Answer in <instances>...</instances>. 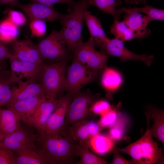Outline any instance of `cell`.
<instances>
[{
    "label": "cell",
    "mask_w": 164,
    "mask_h": 164,
    "mask_svg": "<svg viewBox=\"0 0 164 164\" xmlns=\"http://www.w3.org/2000/svg\"><path fill=\"white\" fill-rule=\"evenodd\" d=\"M1 41L0 40V45L1 44H2V43H1Z\"/></svg>",
    "instance_id": "f6af8a7d"
},
{
    "label": "cell",
    "mask_w": 164,
    "mask_h": 164,
    "mask_svg": "<svg viewBox=\"0 0 164 164\" xmlns=\"http://www.w3.org/2000/svg\"><path fill=\"white\" fill-rule=\"evenodd\" d=\"M6 68V64L4 61L0 60V69L5 70Z\"/></svg>",
    "instance_id": "7bdbcfd3"
},
{
    "label": "cell",
    "mask_w": 164,
    "mask_h": 164,
    "mask_svg": "<svg viewBox=\"0 0 164 164\" xmlns=\"http://www.w3.org/2000/svg\"><path fill=\"white\" fill-rule=\"evenodd\" d=\"M90 121L86 118L81 120L70 125L66 131L77 144L89 145L92 137L90 129Z\"/></svg>",
    "instance_id": "ffe728a7"
},
{
    "label": "cell",
    "mask_w": 164,
    "mask_h": 164,
    "mask_svg": "<svg viewBox=\"0 0 164 164\" xmlns=\"http://www.w3.org/2000/svg\"><path fill=\"white\" fill-rule=\"evenodd\" d=\"M66 131L60 133L39 134L37 149L50 164H71L77 156V145Z\"/></svg>",
    "instance_id": "6da1fadb"
},
{
    "label": "cell",
    "mask_w": 164,
    "mask_h": 164,
    "mask_svg": "<svg viewBox=\"0 0 164 164\" xmlns=\"http://www.w3.org/2000/svg\"><path fill=\"white\" fill-rule=\"evenodd\" d=\"M152 21L147 15L140 13L133 12L126 13L123 21L139 37L140 39L148 37L151 31L147 29L149 23Z\"/></svg>",
    "instance_id": "2e32d148"
},
{
    "label": "cell",
    "mask_w": 164,
    "mask_h": 164,
    "mask_svg": "<svg viewBox=\"0 0 164 164\" xmlns=\"http://www.w3.org/2000/svg\"><path fill=\"white\" fill-rule=\"evenodd\" d=\"M153 119L154 123L150 129L152 136L155 137L164 144V116L163 111L153 109L150 111V114H147Z\"/></svg>",
    "instance_id": "484cf974"
},
{
    "label": "cell",
    "mask_w": 164,
    "mask_h": 164,
    "mask_svg": "<svg viewBox=\"0 0 164 164\" xmlns=\"http://www.w3.org/2000/svg\"><path fill=\"white\" fill-rule=\"evenodd\" d=\"M60 99L44 98L34 112L25 121L27 125L41 133L50 116L59 104Z\"/></svg>",
    "instance_id": "4fadbf2b"
},
{
    "label": "cell",
    "mask_w": 164,
    "mask_h": 164,
    "mask_svg": "<svg viewBox=\"0 0 164 164\" xmlns=\"http://www.w3.org/2000/svg\"><path fill=\"white\" fill-rule=\"evenodd\" d=\"M142 7H123L118 10V12L120 14L123 13H128L133 12L145 13L152 20H164V10L155 8L145 4Z\"/></svg>",
    "instance_id": "4316f807"
},
{
    "label": "cell",
    "mask_w": 164,
    "mask_h": 164,
    "mask_svg": "<svg viewBox=\"0 0 164 164\" xmlns=\"http://www.w3.org/2000/svg\"><path fill=\"white\" fill-rule=\"evenodd\" d=\"M7 13V19L18 26H23L26 22V17L20 12L9 9Z\"/></svg>",
    "instance_id": "d590c367"
},
{
    "label": "cell",
    "mask_w": 164,
    "mask_h": 164,
    "mask_svg": "<svg viewBox=\"0 0 164 164\" xmlns=\"http://www.w3.org/2000/svg\"><path fill=\"white\" fill-rule=\"evenodd\" d=\"M18 26L8 19L0 22V39L1 41L8 43L15 40L19 33Z\"/></svg>",
    "instance_id": "f1b7e54d"
},
{
    "label": "cell",
    "mask_w": 164,
    "mask_h": 164,
    "mask_svg": "<svg viewBox=\"0 0 164 164\" xmlns=\"http://www.w3.org/2000/svg\"><path fill=\"white\" fill-rule=\"evenodd\" d=\"M84 19L89 30L90 37L94 40L96 46H100L109 39L106 36L100 20L88 10L84 13Z\"/></svg>",
    "instance_id": "44dd1931"
},
{
    "label": "cell",
    "mask_w": 164,
    "mask_h": 164,
    "mask_svg": "<svg viewBox=\"0 0 164 164\" xmlns=\"http://www.w3.org/2000/svg\"><path fill=\"white\" fill-rule=\"evenodd\" d=\"M12 54L2 44L0 45V60L4 61L9 59Z\"/></svg>",
    "instance_id": "ab89813d"
},
{
    "label": "cell",
    "mask_w": 164,
    "mask_h": 164,
    "mask_svg": "<svg viewBox=\"0 0 164 164\" xmlns=\"http://www.w3.org/2000/svg\"><path fill=\"white\" fill-rule=\"evenodd\" d=\"M126 121L122 117L118 118L115 123L110 129L109 136L114 140H119L124 134Z\"/></svg>",
    "instance_id": "d6a6232c"
},
{
    "label": "cell",
    "mask_w": 164,
    "mask_h": 164,
    "mask_svg": "<svg viewBox=\"0 0 164 164\" xmlns=\"http://www.w3.org/2000/svg\"><path fill=\"white\" fill-rule=\"evenodd\" d=\"M110 32L115 38L122 42L130 41L135 38L140 39L139 37L129 28L123 21L114 20L110 27Z\"/></svg>",
    "instance_id": "d4e9b609"
},
{
    "label": "cell",
    "mask_w": 164,
    "mask_h": 164,
    "mask_svg": "<svg viewBox=\"0 0 164 164\" xmlns=\"http://www.w3.org/2000/svg\"><path fill=\"white\" fill-rule=\"evenodd\" d=\"M12 54L18 59L37 64H43L36 45L30 40H15L12 41Z\"/></svg>",
    "instance_id": "5bb4252c"
},
{
    "label": "cell",
    "mask_w": 164,
    "mask_h": 164,
    "mask_svg": "<svg viewBox=\"0 0 164 164\" xmlns=\"http://www.w3.org/2000/svg\"><path fill=\"white\" fill-rule=\"evenodd\" d=\"M32 2H35L46 5H53L56 3H64L68 6L70 12L75 2L74 0H30Z\"/></svg>",
    "instance_id": "74e56055"
},
{
    "label": "cell",
    "mask_w": 164,
    "mask_h": 164,
    "mask_svg": "<svg viewBox=\"0 0 164 164\" xmlns=\"http://www.w3.org/2000/svg\"><path fill=\"white\" fill-rule=\"evenodd\" d=\"M14 6L22 10L30 21L38 19L52 22L60 20L65 14L58 12L53 5L35 2H32L26 4L18 2Z\"/></svg>",
    "instance_id": "8fae6325"
},
{
    "label": "cell",
    "mask_w": 164,
    "mask_h": 164,
    "mask_svg": "<svg viewBox=\"0 0 164 164\" xmlns=\"http://www.w3.org/2000/svg\"><path fill=\"white\" fill-rule=\"evenodd\" d=\"M46 97L45 95L33 97L26 99L9 103L7 107L13 109L19 115L21 121L24 123L35 111L42 100Z\"/></svg>",
    "instance_id": "d6986e66"
},
{
    "label": "cell",
    "mask_w": 164,
    "mask_h": 164,
    "mask_svg": "<svg viewBox=\"0 0 164 164\" xmlns=\"http://www.w3.org/2000/svg\"><path fill=\"white\" fill-rule=\"evenodd\" d=\"M89 145L95 152L100 154L107 153L115 147L114 140L109 136L100 133L91 138Z\"/></svg>",
    "instance_id": "603a6c76"
},
{
    "label": "cell",
    "mask_w": 164,
    "mask_h": 164,
    "mask_svg": "<svg viewBox=\"0 0 164 164\" xmlns=\"http://www.w3.org/2000/svg\"><path fill=\"white\" fill-rule=\"evenodd\" d=\"M118 107L111 108L105 113L101 116L98 123L103 128L111 127L116 122L118 118Z\"/></svg>",
    "instance_id": "1f68e13d"
},
{
    "label": "cell",
    "mask_w": 164,
    "mask_h": 164,
    "mask_svg": "<svg viewBox=\"0 0 164 164\" xmlns=\"http://www.w3.org/2000/svg\"><path fill=\"white\" fill-rule=\"evenodd\" d=\"M11 74H19L24 77L28 81L34 82L39 77L43 64H37L19 60L12 54L9 58Z\"/></svg>",
    "instance_id": "9a60e30c"
},
{
    "label": "cell",
    "mask_w": 164,
    "mask_h": 164,
    "mask_svg": "<svg viewBox=\"0 0 164 164\" xmlns=\"http://www.w3.org/2000/svg\"><path fill=\"white\" fill-rule=\"evenodd\" d=\"M111 108L110 104L105 100L96 101L91 106L90 112L101 116L108 112Z\"/></svg>",
    "instance_id": "e575fe53"
},
{
    "label": "cell",
    "mask_w": 164,
    "mask_h": 164,
    "mask_svg": "<svg viewBox=\"0 0 164 164\" xmlns=\"http://www.w3.org/2000/svg\"><path fill=\"white\" fill-rule=\"evenodd\" d=\"M0 164H15V157L12 150L0 145Z\"/></svg>",
    "instance_id": "8d00e7d4"
},
{
    "label": "cell",
    "mask_w": 164,
    "mask_h": 164,
    "mask_svg": "<svg viewBox=\"0 0 164 164\" xmlns=\"http://www.w3.org/2000/svg\"><path fill=\"white\" fill-rule=\"evenodd\" d=\"M17 87L11 88L12 96L9 103L13 102L28 99L33 97L45 95L43 87L39 83L34 82H22L17 81Z\"/></svg>",
    "instance_id": "ac0fdd59"
},
{
    "label": "cell",
    "mask_w": 164,
    "mask_h": 164,
    "mask_svg": "<svg viewBox=\"0 0 164 164\" xmlns=\"http://www.w3.org/2000/svg\"><path fill=\"white\" fill-rule=\"evenodd\" d=\"M21 118L12 108H0V141L11 134L20 126Z\"/></svg>",
    "instance_id": "e0dca14e"
},
{
    "label": "cell",
    "mask_w": 164,
    "mask_h": 164,
    "mask_svg": "<svg viewBox=\"0 0 164 164\" xmlns=\"http://www.w3.org/2000/svg\"><path fill=\"white\" fill-rule=\"evenodd\" d=\"M7 72L5 70L0 72V108L1 106L8 103L12 96L11 83L9 78L6 76Z\"/></svg>",
    "instance_id": "4dcf8cb0"
},
{
    "label": "cell",
    "mask_w": 164,
    "mask_h": 164,
    "mask_svg": "<svg viewBox=\"0 0 164 164\" xmlns=\"http://www.w3.org/2000/svg\"><path fill=\"white\" fill-rule=\"evenodd\" d=\"M121 77L116 70L110 68H105L103 73L101 83L103 86L109 90L117 89L121 84Z\"/></svg>",
    "instance_id": "83f0119b"
},
{
    "label": "cell",
    "mask_w": 164,
    "mask_h": 164,
    "mask_svg": "<svg viewBox=\"0 0 164 164\" xmlns=\"http://www.w3.org/2000/svg\"><path fill=\"white\" fill-rule=\"evenodd\" d=\"M113 151V158L111 164H134L132 161H130L124 158L119 153L115 147Z\"/></svg>",
    "instance_id": "f35d334b"
},
{
    "label": "cell",
    "mask_w": 164,
    "mask_h": 164,
    "mask_svg": "<svg viewBox=\"0 0 164 164\" xmlns=\"http://www.w3.org/2000/svg\"><path fill=\"white\" fill-rule=\"evenodd\" d=\"M36 46L43 60L59 62L68 58L66 44L60 31L53 30Z\"/></svg>",
    "instance_id": "5b68a950"
},
{
    "label": "cell",
    "mask_w": 164,
    "mask_h": 164,
    "mask_svg": "<svg viewBox=\"0 0 164 164\" xmlns=\"http://www.w3.org/2000/svg\"><path fill=\"white\" fill-rule=\"evenodd\" d=\"M1 70V69H0V72L2 71L3 70Z\"/></svg>",
    "instance_id": "ee69618b"
},
{
    "label": "cell",
    "mask_w": 164,
    "mask_h": 164,
    "mask_svg": "<svg viewBox=\"0 0 164 164\" xmlns=\"http://www.w3.org/2000/svg\"><path fill=\"white\" fill-rule=\"evenodd\" d=\"M67 61L43 65L39 78V84L47 98L57 99L65 90Z\"/></svg>",
    "instance_id": "277c9868"
},
{
    "label": "cell",
    "mask_w": 164,
    "mask_h": 164,
    "mask_svg": "<svg viewBox=\"0 0 164 164\" xmlns=\"http://www.w3.org/2000/svg\"><path fill=\"white\" fill-rule=\"evenodd\" d=\"M97 71L88 68L74 57L66 73L64 91L72 94L80 91L94 79Z\"/></svg>",
    "instance_id": "ba28073f"
},
{
    "label": "cell",
    "mask_w": 164,
    "mask_h": 164,
    "mask_svg": "<svg viewBox=\"0 0 164 164\" xmlns=\"http://www.w3.org/2000/svg\"><path fill=\"white\" fill-rule=\"evenodd\" d=\"M94 40L90 37L88 41L83 42L77 46L72 51L74 57L84 65L95 71L105 68L108 58L103 51H98Z\"/></svg>",
    "instance_id": "8992f818"
},
{
    "label": "cell",
    "mask_w": 164,
    "mask_h": 164,
    "mask_svg": "<svg viewBox=\"0 0 164 164\" xmlns=\"http://www.w3.org/2000/svg\"><path fill=\"white\" fill-rule=\"evenodd\" d=\"M91 5L90 0H79L75 2L69 13L60 20L63 28L60 31L68 50L72 52L83 42L82 31L84 15Z\"/></svg>",
    "instance_id": "3957f363"
},
{
    "label": "cell",
    "mask_w": 164,
    "mask_h": 164,
    "mask_svg": "<svg viewBox=\"0 0 164 164\" xmlns=\"http://www.w3.org/2000/svg\"><path fill=\"white\" fill-rule=\"evenodd\" d=\"M96 100V97L89 91H79L74 94L67 110L62 131L73 124L86 118L90 112L91 106Z\"/></svg>",
    "instance_id": "52a82bcc"
},
{
    "label": "cell",
    "mask_w": 164,
    "mask_h": 164,
    "mask_svg": "<svg viewBox=\"0 0 164 164\" xmlns=\"http://www.w3.org/2000/svg\"><path fill=\"white\" fill-rule=\"evenodd\" d=\"M116 4L118 6L122 3V0H115ZM128 4H138L142 3L143 4L146 3L147 2L145 0H124Z\"/></svg>",
    "instance_id": "60d3db41"
},
{
    "label": "cell",
    "mask_w": 164,
    "mask_h": 164,
    "mask_svg": "<svg viewBox=\"0 0 164 164\" xmlns=\"http://www.w3.org/2000/svg\"></svg>",
    "instance_id": "bcb514c9"
},
{
    "label": "cell",
    "mask_w": 164,
    "mask_h": 164,
    "mask_svg": "<svg viewBox=\"0 0 164 164\" xmlns=\"http://www.w3.org/2000/svg\"><path fill=\"white\" fill-rule=\"evenodd\" d=\"M147 127L144 135L138 140L122 149L115 147L119 152L130 155L134 164H154L163 163L162 151L158 144L152 138L149 127V118L146 114Z\"/></svg>",
    "instance_id": "7a4b0ae2"
},
{
    "label": "cell",
    "mask_w": 164,
    "mask_h": 164,
    "mask_svg": "<svg viewBox=\"0 0 164 164\" xmlns=\"http://www.w3.org/2000/svg\"><path fill=\"white\" fill-rule=\"evenodd\" d=\"M37 149H26L16 151L18 155L15 157V164H50Z\"/></svg>",
    "instance_id": "7402d4cb"
},
{
    "label": "cell",
    "mask_w": 164,
    "mask_h": 164,
    "mask_svg": "<svg viewBox=\"0 0 164 164\" xmlns=\"http://www.w3.org/2000/svg\"><path fill=\"white\" fill-rule=\"evenodd\" d=\"M18 0H0V3L10 5L14 6L18 2Z\"/></svg>",
    "instance_id": "b9f144b4"
},
{
    "label": "cell",
    "mask_w": 164,
    "mask_h": 164,
    "mask_svg": "<svg viewBox=\"0 0 164 164\" xmlns=\"http://www.w3.org/2000/svg\"><path fill=\"white\" fill-rule=\"evenodd\" d=\"M91 5L96 7L100 10L112 15L114 20H119L120 14L115 0H90Z\"/></svg>",
    "instance_id": "f546056e"
},
{
    "label": "cell",
    "mask_w": 164,
    "mask_h": 164,
    "mask_svg": "<svg viewBox=\"0 0 164 164\" xmlns=\"http://www.w3.org/2000/svg\"><path fill=\"white\" fill-rule=\"evenodd\" d=\"M29 27L32 36L40 37L43 36L46 33V25L45 22L43 20H31Z\"/></svg>",
    "instance_id": "836d02e7"
},
{
    "label": "cell",
    "mask_w": 164,
    "mask_h": 164,
    "mask_svg": "<svg viewBox=\"0 0 164 164\" xmlns=\"http://www.w3.org/2000/svg\"><path fill=\"white\" fill-rule=\"evenodd\" d=\"M37 136L21 125L14 132L0 141V145L17 151L26 149H37Z\"/></svg>",
    "instance_id": "30bf717a"
},
{
    "label": "cell",
    "mask_w": 164,
    "mask_h": 164,
    "mask_svg": "<svg viewBox=\"0 0 164 164\" xmlns=\"http://www.w3.org/2000/svg\"><path fill=\"white\" fill-rule=\"evenodd\" d=\"M100 47L106 54L116 56L122 62L131 60H140L149 66L154 58L153 55L137 54L131 52L125 46L123 42L115 38L108 39Z\"/></svg>",
    "instance_id": "9c48e42d"
},
{
    "label": "cell",
    "mask_w": 164,
    "mask_h": 164,
    "mask_svg": "<svg viewBox=\"0 0 164 164\" xmlns=\"http://www.w3.org/2000/svg\"><path fill=\"white\" fill-rule=\"evenodd\" d=\"M74 94L68 93L60 99L58 104L50 116L41 133H60L63 130L67 110Z\"/></svg>",
    "instance_id": "7c38bea8"
},
{
    "label": "cell",
    "mask_w": 164,
    "mask_h": 164,
    "mask_svg": "<svg viewBox=\"0 0 164 164\" xmlns=\"http://www.w3.org/2000/svg\"><path fill=\"white\" fill-rule=\"evenodd\" d=\"M88 145L77 144L75 151L76 155L80 157V160L77 164H106L107 162L92 153L89 150Z\"/></svg>",
    "instance_id": "cb8c5ba5"
}]
</instances>
